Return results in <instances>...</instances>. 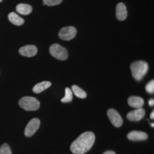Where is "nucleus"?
I'll list each match as a JSON object with an SVG mask.
<instances>
[{
  "label": "nucleus",
  "instance_id": "f257e3e1",
  "mask_svg": "<svg viewBox=\"0 0 154 154\" xmlns=\"http://www.w3.org/2000/svg\"><path fill=\"white\" fill-rule=\"evenodd\" d=\"M95 142V135L91 131L81 134L71 145V151L74 154H84L88 152Z\"/></svg>",
  "mask_w": 154,
  "mask_h": 154
},
{
  "label": "nucleus",
  "instance_id": "f03ea898",
  "mask_svg": "<svg viewBox=\"0 0 154 154\" xmlns=\"http://www.w3.org/2000/svg\"><path fill=\"white\" fill-rule=\"evenodd\" d=\"M133 77L137 81H140L145 76L149 70V64L144 61H137L131 65Z\"/></svg>",
  "mask_w": 154,
  "mask_h": 154
},
{
  "label": "nucleus",
  "instance_id": "7ed1b4c3",
  "mask_svg": "<svg viewBox=\"0 0 154 154\" xmlns=\"http://www.w3.org/2000/svg\"><path fill=\"white\" fill-rule=\"evenodd\" d=\"M19 104L26 111H36L40 107V103L36 98L24 96L19 100Z\"/></svg>",
  "mask_w": 154,
  "mask_h": 154
},
{
  "label": "nucleus",
  "instance_id": "20e7f679",
  "mask_svg": "<svg viewBox=\"0 0 154 154\" xmlns=\"http://www.w3.org/2000/svg\"><path fill=\"white\" fill-rule=\"evenodd\" d=\"M49 52L52 57L59 59V60H66L68 58L67 50L58 44H54L50 47Z\"/></svg>",
  "mask_w": 154,
  "mask_h": 154
},
{
  "label": "nucleus",
  "instance_id": "39448f33",
  "mask_svg": "<svg viewBox=\"0 0 154 154\" xmlns=\"http://www.w3.org/2000/svg\"><path fill=\"white\" fill-rule=\"evenodd\" d=\"M77 31L74 26H66L63 27L59 33V36L61 39L69 41L74 38L76 35Z\"/></svg>",
  "mask_w": 154,
  "mask_h": 154
},
{
  "label": "nucleus",
  "instance_id": "423d86ee",
  "mask_svg": "<svg viewBox=\"0 0 154 154\" xmlns=\"http://www.w3.org/2000/svg\"><path fill=\"white\" fill-rule=\"evenodd\" d=\"M40 126V121L38 119H32L26 125L24 131V135L26 137H31L37 131Z\"/></svg>",
  "mask_w": 154,
  "mask_h": 154
},
{
  "label": "nucleus",
  "instance_id": "0eeeda50",
  "mask_svg": "<svg viewBox=\"0 0 154 154\" xmlns=\"http://www.w3.org/2000/svg\"><path fill=\"white\" fill-rule=\"evenodd\" d=\"M107 115L109 120L113 126L116 128H119L122 126L123 119L121 118V115L113 109H109L107 111Z\"/></svg>",
  "mask_w": 154,
  "mask_h": 154
},
{
  "label": "nucleus",
  "instance_id": "6e6552de",
  "mask_svg": "<svg viewBox=\"0 0 154 154\" xmlns=\"http://www.w3.org/2000/svg\"><path fill=\"white\" fill-rule=\"evenodd\" d=\"M146 114V111L142 108L136 109L134 111H130L127 114V119L131 121H138L141 120Z\"/></svg>",
  "mask_w": 154,
  "mask_h": 154
},
{
  "label": "nucleus",
  "instance_id": "1a4fd4ad",
  "mask_svg": "<svg viewBox=\"0 0 154 154\" xmlns=\"http://www.w3.org/2000/svg\"><path fill=\"white\" fill-rule=\"evenodd\" d=\"M37 48L34 45H26L21 47L19 50V52L23 57H32L37 54Z\"/></svg>",
  "mask_w": 154,
  "mask_h": 154
},
{
  "label": "nucleus",
  "instance_id": "9d476101",
  "mask_svg": "<svg viewBox=\"0 0 154 154\" xmlns=\"http://www.w3.org/2000/svg\"><path fill=\"white\" fill-rule=\"evenodd\" d=\"M128 139L133 141H138V140H145L148 138V134L143 131H132L127 135Z\"/></svg>",
  "mask_w": 154,
  "mask_h": 154
},
{
  "label": "nucleus",
  "instance_id": "9b49d317",
  "mask_svg": "<svg viewBox=\"0 0 154 154\" xmlns=\"http://www.w3.org/2000/svg\"><path fill=\"white\" fill-rule=\"evenodd\" d=\"M116 18L119 21H124L127 17V9L124 3H119L116 6Z\"/></svg>",
  "mask_w": 154,
  "mask_h": 154
},
{
  "label": "nucleus",
  "instance_id": "f8f14e48",
  "mask_svg": "<svg viewBox=\"0 0 154 154\" xmlns=\"http://www.w3.org/2000/svg\"><path fill=\"white\" fill-rule=\"evenodd\" d=\"M128 103L130 106L136 109L142 108L144 105V100L139 96H130L128 99Z\"/></svg>",
  "mask_w": 154,
  "mask_h": 154
},
{
  "label": "nucleus",
  "instance_id": "ddd939ff",
  "mask_svg": "<svg viewBox=\"0 0 154 154\" xmlns=\"http://www.w3.org/2000/svg\"><path fill=\"white\" fill-rule=\"evenodd\" d=\"M16 10L20 14L28 15L32 13V6L27 5V4H19L17 6Z\"/></svg>",
  "mask_w": 154,
  "mask_h": 154
},
{
  "label": "nucleus",
  "instance_id": "4468645a",
  "mask_svg": "<svg viewBox=\"0 0 154 154\" xmlns=\"http://www.w3.org/2000/svg\"><path fill=\"white\" fill-rule=\"evenodd\" d=\"M51 86V83L49 82H43L36 84L33 87V91L35 94H39L45 91L48 88H49Z\"/></svg>",
  "mask_w": 154,
  "mask_h": 154
},
{
  "label": "nucleus",
  "instance_id": "2eb2a0df",
  "mask_svg": "<svg viewBox=\"0 0 154 154\" xmlns=\"http://www.w3.org/2000/svg\"><path fill=\"white\" fill-rule=\"evenodd\" d=\"M8 19L11 23L16 25V26H21L24 23V19L14 12L9 13L8 15Z\"/></svg>",
  "mask_w": 154,
  "mask_h": 154
},
{
  "label": "nucleus",
  "instance_id": "dca6fc26",
  "mask_svg": "<svg viewBox=\"0 0 154 154\" xmlns=\"http://www.w3.org/2000/svg\"><path fill=\"white\" fill-rule=\"evenodd\" d=\"M72 90L75 95L78 98H80V99H85L86 96H87V94H86V92L83 89H82L80 87H79L78 86L73 85L72 87Z\"/></svg>",
  "mask_w": 154,
  "mask_h": 154
},
{
  "label": "nucleus",
  "instance_id": "f3484780",
  "mask_svg": "<svg viewBox=\"0 0 154 154\" xmlns=\"http://www.w3.org/2000/svg\"><path fill=\"white\" fill-rule=\"evenodd\" d=\"M73 100V94L72 89L69 88H65V96L63 99H61V101L62 103H69Z\"/></svg>",
  "mask_w": 154,
  "mask_h": 154
},
{
  "label": "nucleus",
  "instance_id": "a211bd4d",
  "mask_svg": "<svg viewBox=\"0 0 154 154\" xmlns=\"http://www.w3.org/2000/svg\"><path fill=\"white\" fill-rule=\"evenodd\" d=\"M0 154H12L11 150L7 143H4L0 148Z\"/></svg>",
  "mask_w": 154,
  "mask_h": 154
},
{
  "label": "nucleus",
  "instance_id": "6ab92c4d",
  "mask_svg": "<svg viewBox=\"0 0 154 154\" xmlns=\"http://www.w3.org/2000/svg\"><path fill=\"white\" fill-rule=\"evenodd\" d=\"M62 1L63 0H43V3L47 6H56L60 5Z\"/></svg>",
  "mask_w": 154,
  "mask_h": 154
},
{
  "label": "nucleus",
  "instance_id": "aec40b11",
  "mask_svg": "<svg viewBox=\"0 0 154 154\" xmlns=\"http://www.w3.org/2000/svg\"><path fill=\"white\" fill-rule=\"evenodd\" d=\"M146 90L148 93L149 94H153L154 92V81L151 80L146 84Z\"/></svg>",
  "mask_w": 154,
  "mask_h": 154
},
{
  "label": "nucleus",
  "instance_id": "412c9836",
  "mask_svg": "<svg viewBox=\"0 0 154 154\" xmlns=\"http://www.w3.org/2000/svg\"><path fill=\"white\" fill-rule=\"evenodd\" d=\"M103 154H116V153L113 151H107L104 152Z\"/></svg>",
  "mask_w": 154,
  "mask_h": 154
},
{
  "label": "nucleus",
  "instance_id": "4be33fe9",
  "mask_svg": "<svg viewBox=\"0 0 154 154\" xmlns=\"http://www.w3.org/2000/svg\"><path fill=\"white\" fill-rule=\"evenodd\" d=\"M154 105V100L153 99H151L149 100V106H153Z\"/></svg>",
  "mask_w": 154,
  "mask_h": 154
},
{
  "label": "nucleus",
  "instance_id": "5701e85b",
  "mask_svg": "<svg viewBox=\"0 0 154 154\" xmlns=\"http://www.w3.org/2000/svg\"><path fill=\"white\" fill-rule=\"evenodd\" d=\"M150 117H151V119H154V111H152L151 115H150Z\"/></svg>",
  "mask_w": 154,
  "mask_h": 154
},
{
  "label": "nucleus",
  "instance_id": "b1692460",
  "mask_svg": "<svg viewBox=\"0 0 154 154\" xmlns=\"http://www.w3.org/2000/svg\"><path fill=\"white\" fill-rule=\"evenodd\" d=\"M151 126L152 127H153V126H153V124H151Z\"/></svg>",
  "mask_w": 154,
  "mask_h": 154
},
{
  "label": "nucleus",
  "instance_id": "393cba45",
  "mask_svg": "<svg viewBox=\"0 0 154 154\" xmlns=\"http://www.w3.org/2000/svg\"><path fill=\"white\" fill-rule=\"evenodd\" d=\"M2 1H3V0H0V2H2Z\"/></svg>",
  "mask_w": 154,
  "mask_h": 154
}]
</instances>
